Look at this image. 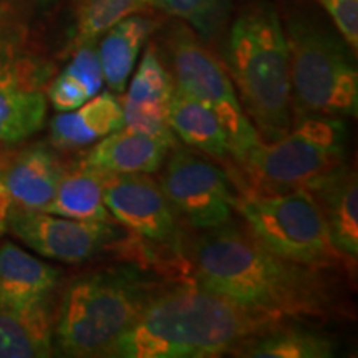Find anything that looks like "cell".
I'll return each mask as SVG.
<instances>
[{"label": "cell", "mask_w": 358, "mask_h": 358, "mask_svg": "<svg viewBox=\"0 0 358 358\" xmlns=\"http://www.w3.org/2000/svg\"><path fill=\"white\" fill-rule=\"evenodd\" d=\"M192 272L199 287L285 320L324 317L330 308L317 268L277 256L231 222L196 241Z\"/></svg>", "instance_id": "6da1fadb"}, {"label": "cell", "mask_w": 358, "mask_h": 358, "mask_svg": "<svg viewBox=\"0 0 358 358\" xmlns=\"http://www.w3.org/2000/svg\"><path fill=\"white\" fill-rule=\"evenodd\" d=\"M287 320L244 307L198 284L158 292L138 320L111 345L115 358H208Z\"/></svg>", "instance_id": "7a4b0ae2"}, {"label": "cell", "mask_w": 358, "mask_h": 358, "mask_svg": "<svg viewBox=\"0 0 358 358\" xmlns=\"http://www.w3.org/2000/svg\"><path fill=\"white\" fill-rule=\"evenodd\" d=\"M226 62L241 105L261 140L284 136L294 123L292 87L287 40L274 3H250L236 17Z\"/></svg>", "instance_id": "3957f363"}, {"label": "cell", "mask_w": 358, "mask_h": 358, "mask_svg": "<svg viewBox=\"0 0 358 358\" xmlns=\"http://www.w3.org/2000/svg\"><path fill=\"white\" fill-rule=\"evenodd\" d=\"M158 294L141 271L115 267L78 277L66 287L53 324L55 350L105 357Z\"/></svg>", "instance_id": "277c9868"}, {"label": "cell", "mask_w": 358, "mask_h": 358, "mask_svg": "<svg viewBox=\"0 0 358 358\" xmlns=\"http://www.w3.org/2000/svg\"><path fill=\"white\" fill-rule=\"evenodd\" d=\"M282 27L289 50L294 120L306 115L355 116V57L334 24H325L308 8L292 7Z\"/></svg>", "instance_id": "5b68a950"}, {"label": "cell", "mask_w": 358, "mask_h": 358, "mask_svg": "<svg viewBox=\"0 0 358 358\" xmlns=\"http://www.w3.org/2000/svg\"><path fill=\"white\" fill-rule=\"evenodd\" d=\"M239 164L250 192L307 189L347 166V127L338 116H299L284 136L259 141Z\"/></svg>", "instance_id": "8992f818"}, {"label": "cell", "mask_w": 358, "mask_h": 358, "mask_svg": "<svg viewBox=\"0 0 358 358\" xmlns=\"http://www.w3.org/2000/svg\"><path fill=\"white\" fill-rule=\"evenodd\" d=\"M234 209L259 243L290 262L324 268L343 257L334 248L324 217L307 191H244L236 198Z\"/></svg>", "instance_id": "52a82bcc"}, {"label": "cell", "mask_w": 358, "mask_h": 358, "mask_svg": "<svg viewBox=\"0 0 358 358\" xmlns=\"http://www.w3.org/2000/svg\"><path fill=\"white\" fill-rule=\"evenodd\" d=\"M166 45L174 85L217 116L229 140L232 159L241 163L262 140L245 115L227 71L186 24L173 27Z\"/></svg>", "instance_id": "ba28073f"}, {"label": "cell", "mask_w": 358, "mask_h": 358, "mask_svg": "<svg viewBox=\"0 0 358 358\" xmlns=\"http://www.w3.org/2000/svg\"><path fill=\"white\" fill-rule=\"evenodd\" d=\"M159 186L169 204L196 229H216L231 222L237 194L232 179L203 156L173 148Z\"/></svg>", "instance_id": "9c48e42d"}, {"label": "cell", "mask_w": 358, "mask_h": 358, "mask_svg": "<svg viewBox=\"0 0 358 358\" xmlns=\"http://www.w3.org/2000/svg\"><path fill=\"white\" fill-rule=\"evenodd\" d=\"M48 70L25 55L20 32L0 27V148L29 140L47 116Z\"/></svg>", "instance_id": "30bf717a"}, {"label": "cell", "mask_w": 358, "mask_h": 358, "mask_svg": "<svg viewBox=\"0 0 358 358\" xmlns=\"http://www.w3.org/2000/svg\"><path fill=\"white\" fill-rule=\"evenodd\" d=\"M7 229L40 256L66 264L100 256L122 239V229L115 222L82 221L19 208L8 213Z\"/></svg>", "instance_id": "8fae6325"}, {"label": "cell", "mask_w": 358, "mask_h": 358, "mask_svg": "<svg viewBox=\"0 0 358 358\" xmlns=\"http://www.w3.org/2000/svg\"><path fill=\"white\" fill-rule=\"evenodd\" d=\"M103 201L113 221L124 229L153 244L178 249V214L158 181L143 173H110Z\"/></svg>", "instance_id": "7c38bea8"}, {"label": "cell", "mask_w": 358, "mask_h": 358, "mask_svg": "<svg viewBox=\"0 0 358 358\" xmlns=\"http://www.w3.org/2000/svg\"><path fill=\"white\" fill-rule=\"evenodd\" d=\"M176 88L153 45L146 48L123 101V127L176 146L168 123V108Z\"/></svg>", "instance_id": "4fadbf2b"}, {"label": "cell", "mask_w": 358, "mask_h": 358, "mask_svg": "<svg viewBox=\"0 0 358 358\" xmlns=\"http://www.w3.org/2000/svg\"><path fill=\"white\" fill-rule=\"evenodd\" d=\"M65 166L43 145H34L8 156L0 164V182L10 196L12 208L47 211Z\"/></svg>", "instance_id": "5bb4252c"}, {"label": "cell", "mask_w": 358, "mask_h": 358, "mask_svg": "<svg viewBox=\"0 0 358 358\" xmlns=\"http://www.w3.org/2000/svg\"><path fill=\"white\" fill-rule=\"evenodd\" d=\"M313 203L324 217L334 248L347 259L358 256V185L357 174L343 166L308 186Z\"/></svg>", "instance_id": "9a60e30c"}, {"label": "cell", "mask_w": 358, "mask_h": 358, "mask_svg": "<svg viewBox=\"0 0 358 358\" xmlns=\"http://www.w3.org/2000/svg\"><path fill=\"white\" fill-rule=\"evenodd\" d=\"M60 271L20 245L0 244V306L32 307L50 302Z\"/></svg>", "instance_id": "2e32d148"}, {"label": "cell", "mask_w": 358, "mask_h": 358, "mask_svg": "<svg viewBox=\"0 0 358 358\" xmlns=\"http://www.w3.org/2000/svg\"><path fill=\"white\" fill-rule=\"evenodd\" d=\"M169 143L133 131L122 127L101 138L87 155L83 163L113 174L143 173L150 174L163 166L169 150Z\"/></svg>", "instance_id": "e0dca14e"}, {"label": "cell", "mask_w": 358, "mask_h": 358, "mask_svg": "<svg viewBox=\"0 0 358 358\" xmlns=\"http://www.w3.org/2000/svg\"><path fill=\"white\" fill-rule=\"evenodd\" d=\"M123 127V106L111 92L96 93L78 108L60 111L50 123L57 150H78Z\"/></svg>", "instance_id": "ac0fdd59"}, {"label": "cell", "mask_w": 358, "mask_h": 358, "mask_svg": "<svg viewBox=\"0 0 358 358\" xmlns=\"http://www.w3.org/2000/svg\"><path fill=\"white\" fill-rule=\"evenodd\" d=\"M50 302L0 306V358H43L55 352Z\"/></svg>", "instance_id": "d6986e66"}, {"label": "cell", "mask_w": 358, "mask_h": 358, "mask_svg": "<svg viewBox=\"0 0 358 358\" xmlns=\"http://www.w3.org/2000/svg\"><path fill=\"white\" fill-rule=\"evenodd\" d=\"M168 123L185 145L217 161L232 159L231 145L221 122L208 106L174 88L168 108Z\"/></svg>", "instance_id": "ffe728a7"}, {"label": "cell", "mask_w": 358, "mask_h": 358, "mask_svg": "<svg viewBox=\"0 0 358 358\" xmlns=\"http://www.w3.org/2000/svg\"><path fill=\"white\" fill-rule=\"evenodd\" d=\"M153 30V20L134 13L110 27L101 35L100 47H96V50L100 57L103 78L111 92L123 93L127 90L138 55Z\"/></svg>", "instance_id": "44dd1931"}, {"label": "cell", "mask_w": 358, "mask_h": 358, "mask_svg": "<svg viewBox=\"0 0 358 358\" xmlns=\"http://www.w3.org/2000/svg\"><path fill=\"white\" fill-rule=\"evenodd\" d=\"M108 176L110 173L83 161L73 168H65L47 213L82 221L115 222L103 201Z\"/></svg>", "instance_id": "7402d4cb"}, {"label": "cell", "mask_w": 358, "mask_h": 358, "mask_svg": "<svg viewBox=\"0 0 358 358\" xmlns=\"http://www.w3.org/2000/svg\"><path fill=\"white\" fill-rule=\"evenodd\" d=\"M335 353L337 347L327 335L306 327L282 324L277 329L241 343L232 355L248 358H330L335 357Z\"/></svg>", "instance_id": "603a6c76"}, {"label": "cell", "mask_w": 358, "mask_h": 358, "mask_svg": "<svg viewBox=\"0 0 358 358\" xmlns=\"http://www.w3.org/2000/svg\"><path fill=\"white\" fill-rule=\"evenodd\" d=\"M105 83L96 42L73 48V57L47 88V98L57 111H71L100 93Z\"/></svg>", "instance_id": "cb8c5ba5"}, {"label": "cell", "mask_w": 358, "mask_h": 358, "mask_svg": "<svg viewBox=\"0 0 358 358\" xmlns=\"http://www.w3.org/2000/svg\"><path fill=\"white\" fill-rule=\"evenodd\" d=\"M145 7L146 0H83L77 12L71 45L75 48L82 43L96 42L110 27L140 13Z\"/></svg>", "instance_id": "d4e9b609"}, {"label": "cell", "mask_w": 358, "mask_h": 358, "mask_svg": "<svg viewBox=\"0 0 358 358\" xmlns=\"http://www.w3.org/2000/svg\"><path fill=\"white\" fill-rule=\"evenodd\" d=\"M146 7L182 20L206 42L226 20L229 0H146Z\"/></svg>", "instance_id": "484cf974"}, {"label": "cell", "mask_w": 358, "mask_h": 358, "mask_svg": "<svg viewBox=\"0 0 358 358\" xmlns=\"http://www.w3.org/2000/svg\"><path fill=\"white\" fill-rule=\"evenodd\" d=\"M353 50L358 47V0H317Z\"/></svg>", "instance_id": "4316f807"}, {"label": "cell", "mask_w": 358, "mask_h": 358, "mask_svg": "<svg viewBox=\"0 0 358 358\" xmlns=\"http://www.w3.org/2000/svg\"><path fill=\"white\" fill-rule=\"evenodd\" d=\"M12 209V201L10 196L6 187H3L2 182H0V234L7 231V219H8V213Z\"/></svg>", "instance_id": "83f0119b"}]
</instances>
